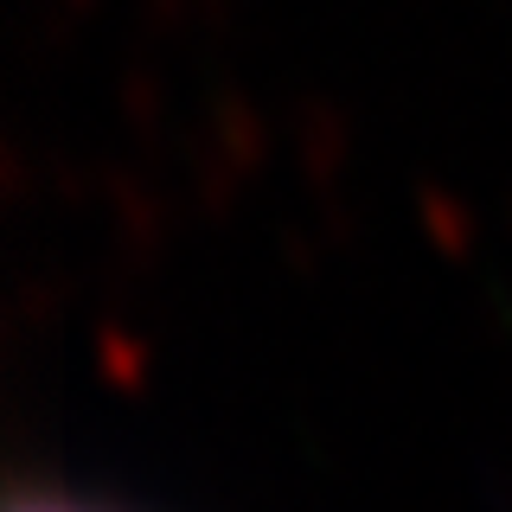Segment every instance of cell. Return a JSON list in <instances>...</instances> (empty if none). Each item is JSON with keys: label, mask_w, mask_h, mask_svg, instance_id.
<instances>
[{"label": "cell", "mask_w": 512, "mask_h": 512, "mask_svg": "<svg viewBox=\"0 0 512 512\" xmlns=\"http://www.w3.org/2000/svg\"><path fill=\"white\" fill-rule=\"evenodd\" d=\"M20 512H96V506H71V500H32V506H20Z\"/></svg>", "instance_id": "6da1fadb"}]
</instances>
